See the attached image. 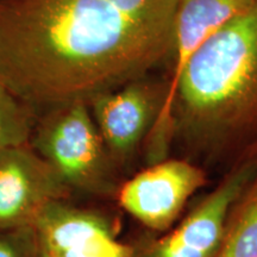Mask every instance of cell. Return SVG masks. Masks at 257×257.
<instances>
[{"instance_id": "6da1fadb", "label": "cell", "mask_w": 257, "mask_h": 257, "mask_svg": "<svg viewBox=\"0 0 257 257\" xmlns=\"http://www.w3.org/2000/svg\"><path fill=\"white\" fill-rule=\"evenodd\" d=\"M178 0H0V83L37 114L169 59Z\"/></svg>"}, {"instance_id": "7a4b0ae2", "label": "cell", "mask_w": 257, "mask_h": 257, "mask_svg": "<svg viewBox=\"0 0 257 257\" xmlns=\"http://www.w3.org/2000/svg\"><path fill=\"white\" fill-rule=\"evenodd\" d=\"M152 136L207 155L257 154V0L191 57Z\"/></svg>"}, {"instance_id": "3957f363", "label": "cell", "mask_w": 257, "mask_h": 257, "mask_svg": "<svg viewBox=\"0 0 257 257\" xmlns=\"http://www.w3.org/2000/svg\"><path fill=\"white\" fill-rule=\"evenodd\" d=\"M30 146L69 191L100 195L113 189L115 166L87 102H69L40 112Z\"/></svg>"}, {"instance_id": "277c9868", "label": "cell", "mask_w": 257, "mask_h": 257, "mask_svg": "<svg viewBox=\"0 0 257 257\" xmlns=\"http://www.w3.org/2000/svg\"><path fill=\"white\" fill-rule=\"evenodd\" d=\"M256 174L257 154L244 157L178 227L133 257H216L234 202Z\"/></svg>"}, {"instance_id": "5b68a950", "label": "cell", "mask_w": 257, "mask_h": 257, "mask_svg": "<svg viewBox=\"0 0 257 257\" xmlns=\"http://www.w3.org/2000/svg\"><path fill=\"white\" fill-rule=\"evenodd\" d=\"M166 93V81L144 76L88 101L115 167L127 163L152 133L165 106Z\"/></svg>"}, {"instance_id": "8992f818", "label": "cell", "mask_w": 257, "mask_h": 257, "mask_svg": "<svg viewBox=\"0 0 257 257\" xmlns=\"http://www.w3.org/2000/svg\"><path fill=\"white\" fill-rule=\"evenodd\" d=\"M205 182L204 170L192 162L179 159L159 161L125 182L118 191V200L148 229L165 231Z\"/></svg>"}, {"instance_id": "52a82bcc", "label": "cell", "mask_w": 257, "mask_h": 257, "mask_svg": "<svg viewBox=\"0 0 257 257\" xmlns=\"http://www.w3.org/2000/svg\"><path fill=\"white\" fill-rule=\"evenodd\" d=\"M68 191L30 144L0 153V230L32 227L41 211Z\"/></svg>"}, {"instance_id": "ba28073f", "label": "cell", "mask_w": 257, "mask_h": 257, "mask_svg": "<svg viewBox=\"0 0 257 257\" xmlns=\"http://www.w3.org/2000/svg\"><path fill=\"white\" fill-rule=\"evenodd\" d=\"M38 250L55 257H133L105 218L64 204H48L32 225Z\"/></svg>"}, {"instance_id": "9c48e42d", "label": "cell", "mask_w": 257, "mask_h": 257, "mask_svg": "<svg viewBox=\"0 0 257 257\" xmlns=\"http://www.w3.org/2000/svg\"><path fill=\"white\" fill-rule=\"evenodd\" d=\"M216 257H257V174L234 202Z\"/></svg>"}, {"instance_id": "30bf717a", "label": "cell", "mask_w": 257, "mask_h": 257, "mask_svg": "<svg viewBox=\"0 0 257 257\" xmlns=\"http://www.w3.org/2000/svg\"><path fill=\"white\" fill-rule=\"evenodd\" d=\"M37 112L0 83V153L30 144Z\"/></svg>"}, {"instance_id": "8fae6325", "label": "cell", "mask_w": 257, "mask_h": 257, "mask_svg": "<svg viewBox=\"0 0 257 257\" xmlns=\"http://www.w3.org/2000/svg\"><path fill=\"white\" fill-rule=\"evenodd\" d=\"M38 252L32 227L3 230L0 233V257H34Z\"/></svg>"}, {"instance_id": "7c38bea8", "label": "cell", "mask_w": 257, "mask_h": 257, "mask_svg": "<svg viewBox=\"0 0 257 257\" xmlns=\"http://www.w3.org/2000/svg\"><path fill=\"white\" fill-rule=\"evenodd\" d=\"M38 257H55V256L50 255V253H48L46 251H42V250H38Z\"/></svg>"}, {"instance_id": "4fadbf2b", "label": "cell", "mask_w": 257, "mask_h": 257, "mask_svg": "<svg viewBox=\"0 0 257 257\" xmlns=\"http://www.w3.org/2000/svg\"><path fill=\"white\" fill-rule=\"evenodd\" d=\"M178 2H179V0H178Z\"/></svg>"}]
</instances>
